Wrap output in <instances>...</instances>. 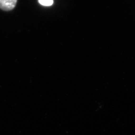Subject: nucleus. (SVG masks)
<instances>
[{
    "instance_id": "obj_1",
    "label": "nucleus",
    "mask_w": 135,
    "mask_h": 135,
    "mask_svg": "<svg viewBox=\"0 0 135 135\" xmlns=\"http://www.w3.org/2000/svg\"><path fill=\"white\" fill-rule=\"evenodd\" d=\"M17 0H0V9L4 11H10L16 7Z\"/></svg>"
},
{
    "instance_id": "obj_2",
    "label": "nucleus",
    "mask_w": 135,
    "mask_h": 135,
    "mask_svg": "<svg viewBox=\"0 0 135 135\" xmlns=\"http://www.w3.org/2000/svg\"><path fill=\"white\" fill-rule=\"evenodd\" d=\"M39 2L44 6H51L53 4L54 0H39Z\"/></svg>"
}]
</instances>
